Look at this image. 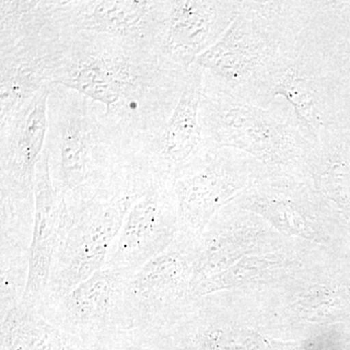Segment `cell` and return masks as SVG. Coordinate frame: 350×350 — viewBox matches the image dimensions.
<instances>
[{
  "label": "cell",
  "mask_w": 350,
  "mask_h": 350,
  "mask_svg": "<svg viewBox=\"0 0 350 350\" xmlns=\"http://www.w3.org/2000/svg\"><path fill=\"white\" fill-rule=\"evenodd\" d=\"M34 200L36 211L29 250V280L22 303L38 310L47 295L66 209L63 198L57 194L51 180L48 154L45 150L36 169Z\"/></svg>",
  "instance_id": "2e32d148"
},
{
  "label": "cell",
  "mask_w": 350,
  "mask_h": 350,
  "mask_svg": "<svg viewBox=\"0 0 350 350\" xmlns=\"http://www.w3.org/2000/svg\"><path fill=\"white\" fill-rule=\"evenodd\" d=\"M199 117L206 140L248 154L271 174H304L315 145L282 100L262 107L202 85Z\"/></svg>",
  "instance_id": "8992f818"
},
{
  "label": "cell",
  "mask_w": 350,
  "mask_h": 350,
  "mask_svg": "<svg viewBox=\"0 0 350 350\" xmlns=\"http://www.w3.org/2000/svg\"><path fill=\"white\" fill-rule=\"evenodd\" d=\"M204 71L191 66L178 105L155 131L133 138L123 147L124 162L153 182H167L204 146L200 123Z\"/></svg>",
  "instance_id": "30bf717a"
},
{
  "label": "cell",
  "mask_w": 350,
  "mask_h": 350,
  "mask_svg": "<svg viewBox=\"0 0 350 350\" xmlns=\"http://www.w3.org/2000/svg\"><path fill=\"white\" fill-rule=\"evenodd\" d=\"M179 248L165 250L138 269L125 294L126 329L145 336L174 321L187 280V259Z\"/></svg>",
  "instance_id": "5bb4252c"
},
{
  "label": "cell",
  "mask_w": 350,
  "mask_h": 350,
  "mask_svg": "<svg viewBox=\"0 0 350 350\" xmlns=\"http://www.w3.org/2000/svg\"><path fill=\"white\" fill-rule=\"evenodd\" d=\"M47 119L44 149L53 186L64 200L91 192L123 165V147L87 96L51 83Z\"/></svg>",
  "instance_id": "277c9868"
},
{
  "label": "cell",
  "mask_w": 350,
  "mask_h": 350,
  "mask_svg": "<svg viewBox=\"0 0 350 350\" xmlns=\"http://www.w3.org/2000/svg\"><path fill=\"white\" fill-rule=\"evenodd\" d=\"M151 185L124 163L91 192L64 200L66 209L44 303L68 294L105 266L131 206Z\"/></svg>",
  "instance_id": "3957f363"
},
{
  "label": "cell",
  "mask_w": 350,
  "mask_h": 350,
  "mask_svg": "<svg viewBox=\"0 0 350 350\" xmlns=\"http://www.w3.org/2000/svg\"><path fill=\"white\" fill-rule=\"evenodd\" d=\"M29 273V255L0 257V315L5 317L22 303Z\"/></svg>",
  "instance_id": "ac0fdd59"
},
{
  "label": "cell",
  "mask_w": 350,
  "mask_h": 350,
  "mask_svg": "<svg viewBox=\"0 0 350 350\" xmlns=\"http://www.w3.org/2000/svg\"><path fill=\"white\" fill-rule=\"evenodd\" d=\"M241 6V0H165L154 49L165 61L189 70L222 38Z\"/></svg>",
  "instance_id": "7c38bea8"
},
{
  "label": "cell",
  "mask_w": 350,
  "mask_h": 350,
  "mask_svg": "<svg viewBox=\"0 0 350 350\" xmlns=\"http://www.w3.org/2000/svg\"><path fill=\"white\" fill-rule=\"evenodd\" d=\"M317 0H241L222 38L197 59L202 85L258 105L269 73L310 24Z\"/></svg>",
  "instance_id": "7a4b0ae2"
},
{
  "label": "cell",
  "mask_w": 350,
  "mask_h": 350,
  "mask_svg": "<svg viewBox=\"0 0 350 350\" xmlns=\"http://www.w3.org/2000/svg\"><path fill=\"white\" fill-rule=\"evenodd\" d=\"M0 350H98L21 303L1 317Z\"/></svg>",
  "instance_id": "e0dca14e"
},
{
  "label": "cell",
  "mask_w": 350,
  "mask_h": 350,
  "mask_svg": "<svg viewBox=\"0 0 350 350\" xmlns=\"http://www.w3.org/2000/svg\"><path fill=\"white\" fill-rule=\"evenodd\" d=\"M73 34L52 17L49 24L0 47V126L54 81Z\"/></svg>",
  "instance_id": "8fae6325"
},
{
  "label": "cell",
  "mask_w": 350,
  "mask_h": 350,
  "mask_svg": "<svg viewBox=\"0 0 350 350\" xmlns=\"http://www.w3.org/2000/svg\"><path fill=\"white\" fill-rule=\"evenodd\" d=\"M131 273L103 267L68 294L44 303L38 312L94 349L129 337L125 294Z\"/></svg>",
  "instance_id": "9c48e42d"
},
{
  "label": "cell",
  "mask_w": 350,
  "mask_h": 350,
  "mask_svg": "<svg viewBox=\"0 0 350 350\" xmlns=\"http://www.w3.org/2000/svg\"><path fill=\"white\" fill-rule=\"evenodd\" d=\"M98 350H161L142 336L131 335Z\"/></svg>",
  "instance_id": "d6986e66"
},
{
  "label": "cell",
  "mask_w": 350,
  "mask_h": 350,
  "mask_svg": "<svg viewBox=\"0 0 350 350\" xmlns=\"http://www.w3.org/2000/svg\"><path fill=\"white\" fill-rule=\"evenodd\" d=\"M178 228L167 182H153L131 206L103 267L135 275L167 250Z\"/></svg>",
  "instance_id": "9a60e30c"
},
{
  "label": "cell",
  "mask_w": 350,
  "mask_h": 350,
  "mask_svg": "<svg viewBox=\"0 0 350 350\" xmlns=\"http://www.w3.org/2000/svg\"><path fill=\"white\" fill-rule=\"evenodd\" d=\"M51 10L54 22L71 33L100 34L154 49L165 0H51Z\"/></svg>",
  "instance_id": "4fadbf2b"
},
{
  "label": "cell",
  "mask_w": 350,
  "mask_h": 350,
  "mask_svg": "<svg viewBox=\"0 0 350 350\" xmlns=\"http://www.w3.org/2000/svg\"><path fill=\"white\" fill-rule=\"evenodd\" d=\"M261 172H266L262 163L248 154L207 142L167 182L179 228H204L219 207Z\"/></svg>",
  "instance_id": "ba28073f"
},
{
  "label": "cell",
  "mask_w": 350,
  "mask_h": 350,
  "mask_svg": "<svg viewBox=\"0 0 350 350\" xmlns=\"http://www.w3.org/2000/svg\"><path fill=\"white\" fill-rule=\"evenodd\" d=\"M50 85L0 126V256L25 254L31 246L36 169L47 135Z\"/></svg>",
  "instance_id": "52a82bcc"
},
{
  "label": "cell",
  "mask_w": 350,
  "mask_h": 350,
  "mask_svg": "<svg viewBox=\"0 0 350 350\" xmlns=\"http://www.w3.org/2000/svg\"><path fill=\"white\" fill-rule=\"evenodd\" d=\"M188 70L153 48L100 34H73L52 84L93 101L100 121L122 147L155 131L172 116Z\"/></svg>",
  "instance_id": "6da1fadb"
},
{
  "label": "cell",
  "mask_w": 350,
  "mask_h": 350,
  "mask_svg": "<svg viewBox=\"0 0 350 350\" xmlns=\"http://www.w3.org/2000/svg\"><path fill=\"white\" fill-rule=\"evenodd\" d=\"M338 68L337 43L313 13L310 24L273 66L258 105L269 107L283 101L304 137L312 144H321L340 133Z\"/></svg>",
  "instance_id": "5b68a950"
}]
</instances>
